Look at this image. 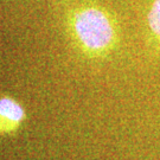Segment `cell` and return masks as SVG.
<instances>
[{"mask_svg": "<svg viewBox=\"0 0 160 160\" xmlns=\"http://www.w3.org/2000/svg\"><path fill=\"white\" fill-rule=\"evenodd\" d=\"M147 26L155 45L160 48V0H154L147 14Z\"/></svg>", "mask_w": 160, "mask_h": 160, "instance_id": "cell-3", "label": "cell"}, {"mask_svg": "<svg viewBox=\"0 0 160 160\" xmlns=\"http://www.w3.org/2000/svg\"><path fill=\"white\" fill-rule=\"evenodd\" d=\"M26 119L24 107L13 97H0V134H12L19 129Z\"/></svg>", "mask_w": 160, "mask_h": 160, "instance_id": "cell-2", "label": "cell"}, {"mask_svg": "<svg viewBox=\"0 0 160 160\" xmlns=\"http://www.w3.org/2000/svg\"><path fill=\"white\" fill-rule=\"evenodd\" d=\"M69 26L75 43L89 57L108 55L118 43L114 19L102 7L83 5L71 12Z\"/></svg>", "mask_w": 160, "mask_h": 160, "instance_id": "cell-1", "label": "cell"}]
</instances>
